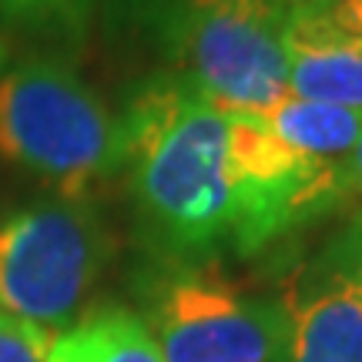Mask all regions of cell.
Returning a JSON list of instances; mask_svg holds the SVG:
<instances>
[{
  "label": "cell",
  "mask_w": 362,
  "mask_h": 362,
  "mask_svg": "<svg viewBox=\"0 0 362 362\" xmlns=\"http://www.w3.org/2000/svg\"><path fill=\"white\" fill-rule=\"evenodd\" d=\"M124 168L158 242L181 255L235 245V175L228 111L188 81H155L131 101Z\"/></svg>",
  "instance_id": "1"
},
{
  "label": "cell",
  "mask_w": 362,
  "mask_h": 362,
  "mask_svg": "<svg viewBox=\"0 0 362 362\" xmlns=\"http://www.w3.org/2000/svg\"><path fill=\"white\" fill-rule=\"evenodd\" d=\"M0 158L90 202L124 168V128L61 57H27L0 78Z\"/></svg>",
  "instance_id": "2"
},
{
  "label": "cell",
  "mask_w": 362,
  "mask_h": 362,
  "mask_svg": "<svg viewBox=\"0 0 362 362\" xmlns=\"http://www.w3.org/2000/svg\"><path fill=\"white\" fill-rule=\"evenodd\" d=\"M285 0H175L171 44L188 88L238 115H269L288 98Z\"/></svg>",
  "instance_id": "3"
},
{
  "label": "cell",
  "mask_w": 362,
  "mask_h": 362,
  "mask_svg": "<svg viewBox=\"0 0 362 362\" xmlns=\"http://www.w3.org/2000/svg\"><path fill=\"white\" fill-rule=\"evenodd\" d=\"M111 238L90 202H40L0 221V309L40 329L71 322L98 285Z\"/></svg>",
  "instance_id": "4"
},
{
  "label": "cell",
  "mask_w": 362,
  "mask_h": 362,
  "mask_svg": "<svg viewBox=\"0 0 362 362\" xmlns=\"http://www.w3.org/2000/svg\"><path fill=\"white\" fill-rule=\"evenodd\" d=\"M148 329L165 362H275L288 312L282 298H252L225 282L188 275L165 285Z\"/></svg>",
  "instance_id": "5"
},
{
  "label": "cell",
  "mask_w": 362,
  "mask_h": 362,
  "mask_svg": "<svg viewBox=\"0 0 362 362\" xmlns=\"http://www.w3.org/2000/svg\"><path fill=\"white\" fill-rule=\"evenodd\" d=\"M288 94L362 115V51L346 37L332 0H296L285 17Z\"/></svg>",
  "instance_id": "6"
},
{
  "label": "cell",
  "mask_w": 362,
  "mask_h": 362,
  "mask_svg": "<svg viewBox=\"0 0 362 362\" xmlns=\"http://www.w3.org/2000/svg\"><path fill=\"white\" fill-rule=\"evenodd\" d=\"M282 302L288 332L275 362H362V279L329 265Z\"/></svg>",
  "instance_id": "7"
},
{
  "label": "cell",
  "mask_w": 362,
  "mask_h": 362,
  "mask_svg": "<svg viewBox=\"0 0 362 362\" xmlns=\"http://www.w3.org/2000/svg\"><path fill=\"white\" fill-rule=\"evenodd\" d=\"M269 124L296 155L325 168H349L352 148L359 141L362 115L349 107L302 98H285L275 111H269Z\"/></svg>",
  "instance_id": "8"
},
{
  "label": "cell",
  "mask_w": 362,
  "mask_h": 362,
  "mask_svg": "<svg viewBox=\"0 0 362 362\" xmlns=\"http://www.w3.org/2000/svg\"><path fill=\"white\" fill-rule=\"evenodd\" d=\"M47 362H165L148 322L124 309H101L54 336Z\"/></svg>",
  "instance_id": "9"
},
{
  "label": "cell",
  "mask_w": 362,
  "mask_h": 362,
  "mask_svg": "<svg viewBox=\"0 0 362 362\" xmlns=\"http://www.w3.org/2000/svg\"><path fill=\"white\" fill-rule=\"evenodd\" d=\"M90 0H0V17L34 30H81Z\"/></svg>",
  "instance_id": "10"
},
{
  "label": "cell",
  "mask_w": 362,
  "mask_h": 362,
  "mask_svg": "<svg viewBox=\"0 0 362 362\" xmlns=\"http://www.w3.org/2000/svg\"><path fill=\"white\" fill-rule=\"evenodd\" d=\"M51 346V329L30 325L0 309V362H47Z\"/></svg>",
  "instance_id": "11"
},
{
  "label": "cell",
  "mask_w": 362,
  "mask_h": 362,
  "mask_svg": "<svg viewBox=\"0 0 362 362\" xmlns=\"http://www.w3.org/2000/svg\"><path fill=\"white\" fill-rule=\"evenodd\" d=\"M329 265H336V269L349 272L356 279H362V215L352 221V228L342 235V242H339L336 255Z\"/></svg>",
  "instance_id": "12"
},
{
  "label": "cell",
  "mask_w": 362,
  "mask_h": 362,
  "mask_svg": "<svg viewBox=\"0 0 362 362\" xmlns=\"http://www.w3.org/2000/svg\"><path fill=\"white\" fill-rule=\"evenodd\" d=\"M346 194H359L362 198V131H359L356 148H352L349 168H346Z\"/></svg>",
  "instance_id": "13"
},
{
  "label": "cell",
  "mask_w": 362,
  "mask_h": 362,
  "mask_svg": "<svg viewBox=\"0 0 362 362\" xmlns=\"http://www.w3.org/2000/svg\"><path fill=\"white\" fill-rule=\"evenodd\" d=\"M0 64H4V47H0Z\"/></svg>",
  "instance_id": "14"
},
{
  "label": "cell",
  "mask_w": 362,
  "mask_h": 362,
  "mask_svg": "<svg viewBox=\"0 0 362 362\" xmlns=\"http://www.w3.org/2000/svg\"><path fill=\"white\" fill-rule=\"evenodd\" d=\"M285 4H296V0H285Z\"/></svg>",
  "instance_id": "15"
}]
</instances>
